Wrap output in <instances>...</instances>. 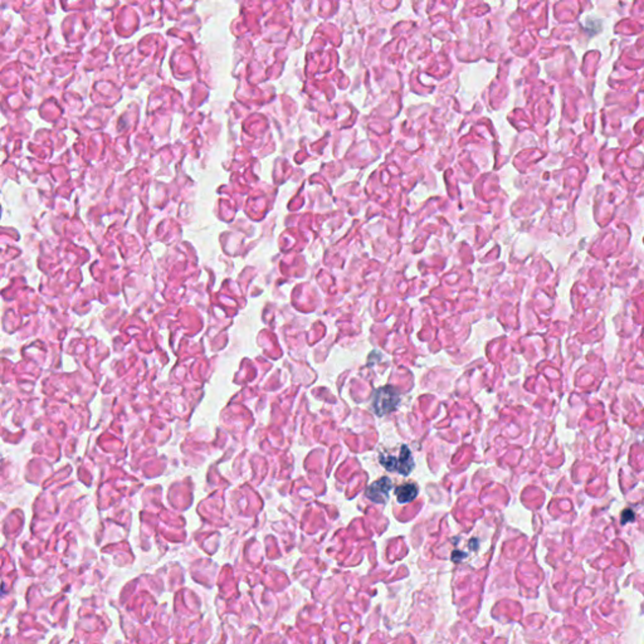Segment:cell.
<instances>
[{"label":"cell","instance_id":"6da1fadb","mask_svg":"<svg viewBox=\"0 0 644 644\" xmlns=\"http://www.w3.org/2000/svg\"><path fill=\"white\" fill-rule=\"evenodd\" d=\"M399 402H400V397H399L397 391L391 386H383L377 389L374 394L373 411L379 417H384L386 414L397 409Z\"/></svg>","mask_w":644,"mask_h":644},{"label":"cell","instance_id":"7a4b0ae2","mask_svg":"<svg viewBox=\"0 0 644 644\" xmlns=\"http://www.w3.org/2000/svg\"><path fill=\"white\" fill-rule=\"evenodd\" d=\"M393 488V482L391 478H382L377 481L366 490V496L369 500L377 503H385L389 500V494Z\"/></svg>","mask_w":644,"mask_h":644},{"label":"cell","instance_id":"3957f363","mask_svg":"<svg viewBox=\"0 0 644 644\" xmlns=\"http://www.w3.org/2000/svg\"><path fill=\"white\" fill-rule=\"evenodd\" d=\"M413 468H414V459L411 456V449L406 446H403L400 449L399 458H397V471L403 476H408Z\"/></svg>","mask_w":644,"mask_h":644},{"label":"cell","instance_id":"277c9868","mask_svg":"<svg viewBox=\"0 0 644 644\" xmlns=\"http://www.w3.org/2000/svg\"><path fill=\"white\" fill-rule=\"evenodd\" d=\"M418 488L414 483H404L395 490V496L399 503H408L417 497Z\"/></svg>","mask_w":644,"mask_h":644},{"label":"cell","instance_id":"5b68a950","mask_svg":"<svg viewBox=\"0 0 644 644\" xmlns=\"http://www.w3.org/2000/svg\"><path fill=\"white\" fill-rule=\"evenodd\" d=\"M380 463L388 469V471H395L397 468V459L393 456H386L380 458Z\"/></svg>","mask_w":644,"mask_h":644}]
</instances>
